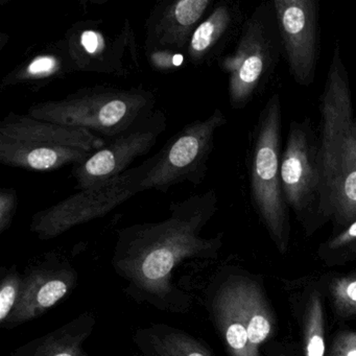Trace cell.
Returning a JSON list of instances; mask_svg holds the SVG:
<instances>
[{"mask_svg": "<svg viewBox=\"0 0 356 356\" xmlns=\"http://www.w3.org/2000/svg\"><path fill=\"white\" fill-rule=\"evenodd\" d=\"M216 191L172 202L170 216L156 222L131 225L118 231L111 266L126 282L124 291L137 304L170 314H186L193 296L175 283L186 260H212L222 249V234L202 236L218 212Z\"/></svg>", "mask_w": 356, "mask_h": 356, "instance_id": "6da1fadb", "label": "cell"}, {"mask_svg": "<svg viewBox=\"0 0 356 356\" xmlns=\"http://www.w3.org/2000/svg\"><path fill=\"white\" fill-rule=\"evenodd\" d=\"M324 214L337 226L356 220V134L349 74L335 41L318 103Z\"/></svg>", "mask_w": 356, "mask_h": 356, "instance_id": "7a4b0ae2", "label": "cell"}, {"mask_svg": "<svg viewBox=\"0 0 356 356\" xmlns=\"http://www.w3.org/2000/svg\"><path fill=\"white\" fill-rule=\"evenodd\" d=\"M107 139L85 129L10 113L0 122V162L10 168L51 172L78 165Z\"/></svg>", "mask_w": 356, "mask_h": 356, "instance_id": "3957f363", "label": "cell"}, {"mask_svg": "<svg viewBox=\"0 0 356 356\" xmlns=\"http://www.w3.org/2000/svg\"><path fill=\"white\" fill-rule=\"evenodd\" d=\"M153 93L141 88L95 86L80 89L56 101L42 102L28 115L45 122L85 129L103 138H113L155 111Z\"/></svg>", "mask_w": 356, "mask_h": 356, "instance_id": "277c9868", "label": "cell"}, {"mask_svg": "<svg viewBox=\"0 0 356 356\" xmlns=\"http://www.w3.org/2000/svg\"><path fill=\"white\" fill-rule=\"evenodd\" d=\"M282 102L274 93L260 110L249 155L250 195L270 238L284 252L289 239V208L281 184Z\"/></svg>", "mask_w": 356, "mask_h": 356, "instance_id": "5b68a950", "label": "cell"}, {"mask_svg": "<svg viewBox=\"0 0 356 356\" xmlns=\"http://www.w3.org/2000/svg\"><path fill=\"white\" fill-rule=\"evenodd\" d=\"M283 57L282 43L273 1L259 3L245 19L232 53L218 60L228 76L233 109L247 107L262 95Z\"/></svg>", "mask_w": 356, "mask_h": 356, "instance_id": "8992f818", "label": "cell"}, {"mask_svg": "<svg viewBox=\"0 0 356 356\" xmlns=\"http://www.w3.org/2000/svg\"><path fill=\"white\" fill-rule=\"evenodd\" d=\"M281 184L287 206L308 230L326 222L320 138L310 118L291 122L281 156Z\"/></svg>", "mask_w": 356, "mask_h": 356, "instance_id": "52a82bcc", "label": "cell"}, {"mask_svg": "<svg viewBox=\"0 0 356 356\" xmlns=\"http://www.w3.org/2000/svg\"><path fill=\"white\" fill-rule=\"evenodd\" d=\"M227 122L224 112L216 109L205 120L186 124L168 139L152 157L151 168L139 183L140 193L147 189L166 193L183 182L201 184L207 174L216 131Z\"/></svg>", "mask_w": 356, "mask_h": 356, "instance_id": "ba28073f", "label": "cell"}, {"mask_svg": "<svg viewBox=\"0 0 356 356\" xmlns=\"http://www.w3.org/2000/svg\"><path fill=\"white\" fill-rule=\"evenodd\" d=\"M152 165V157L118 178L93 188L70 195L59 203L36 212L30 230L40 241H49L70 231L107 216L112 210L140 193L139 183Z\"/></svg>", "mask_w": 356, "mask_h": 356, "instance_id": "9c48e42d", "label": "cell"}, {"mask_svg": "<svg viewBox=\"0 0 356 356\" xmlns=\"http://www.w3.org/2000/svg\"><path fill=\"white\" fill-rule=\"evenodd\" d=\"M168 128V118L161 110L131 127L126 132L107 140L86 161L72 168V176L80 191L101 186L127 172L136 158L149 153Z\"/></svg>", "mask_w": 356, "mask_h": 356, "instance_id": "30bf717a", "label": "cell"}, {"mask_svg": "<svg viewBox=\"0 0 356 356\" xmlns=\"http://www.w3.org/2000/svg\"><path fill=\"white\" fill-rule=\"evenodd\" d=\"M283 57L293 82L309 87L316 80L321 53L318 0H274Z\"/></svg>", "mask_w": 356, "mask_h": 356, "instance_id": "8fae6325", "label": "cell"}, {"mask_svg": "<svg viewBox=\"0 0 356 356\" xmlns=\"http://www.w3.org/2000/svg\"><path fill=\"white\" fill-rule=\"evenodd\" d=\"M79 273L61 254H45L22 272L19 299L1 328L13 330L40 318L78 287Z\"/></svg>", "mask_w": 356, "mask_h": 356, "instance_id": "7c38bea8", "label": "cell"}, {"mask_svg": "<svg viewBox=\"0 0 356 356\" xmlns=\"http://www.w3.org/2000/svg\"><path fill=\"white\" fill-rule=\"evenodd\" d=\"M63 40L76 72L124 74L127 53H136L134 34L129 24L118 36H112L102 29L101 22H76Z\"/></svg>", "mask_w": 356, "mask_h": 356, "instance_id": "4fadbf2b", "label": "cell"}, {"mask_svg": "<svg viewBox=\"0 0 356 356\" xmlns=\"http://www.w3.org/2000/svg\"><path fill=\"white\" fill-rule=\"evenodd\" d=\"M212 3L211 0H176L160 3L147 22L145 51L186 55L193 32Z\"/></svg>", "mask_w": 356, "mask_h": 356, "instance_id": "5bb4252c", "label": "cell"}, {"mask_svg": "<svg viewBox=\"0 0 356 356\" xmlns=\"http://www.w3.org/2000/svg\"><path fill=\"white\" fill-rule=\"evenodd\" d=\"M210 318L224 339L230 356H259L252 349L234 274L220 277L208 289Z\"/></svg>", "mask_w": 356, "mask_h": 356, "instance_id": "9a60e30c", "label": "cell"}, {"mask_svg": "<svg viewBox=\"0 0 356 356\" xmlns=\"http://www.w3.org/2000/svg\"><path fill=\"white\" fill-rule=\"evenodd\" d=\"M241 3L220 1L197 26L186 49L191 63L200 66L220 60L222 51L243 26Z\"/></svg>", "mask_w": 356, "mask_h": 356, "instance_id": "2e32d148", "label": "cell"}, {"mask_svg": "<svg viewBox=\"0 0 356 356\" xmlns=\"http://www.w3.org/2000/svg\"><path fill=\"white\" fill-rule=\"evenodd\" d=\"M97 326L92 312H81L53 331L14 349L9 356H91L85 350Z\"/></svg>", "mask_w": 356, "mask_h": 356, "instance_id": "e0dca14e", "label": "cell"}, {"mask_svg": "<svg viewBox=\"0 0 356 356\" xmlns=\"http://www.w3.org/2000/svg\"><path fill=\"white\" fill-rule=\"evenodd\" d=\"M76 72L64 40L54 43L16 66L1 81V87H42Z\"/></svg>", "mask_w": 356, "mask_h": 356, "instance_id": "ac0fdd59", "label": "cell"}, {"mask_svg": "<svg viewBox=\"0 0 356 356\" xmlns=\"http://www.w3.org/2000/svg\"><path fill=\"white\" fill-rule=\"evenodd\" d=\"M133 343L138 351L149 352L155 356H213L203 341L165 323L137 329Z\"/></svg>", "mask_w": 356, "mask_h": 356, "instance_id": "d6986e66", "label": "cell"}, {"mask_svg": "<svg viewBox=\"0 0 356 356\" xmlns=\"http://www.w3.org/2000/svg\"><path fill=\"white\" fill-rule=\"evenodd\" d=\"M233 274L243 316L247 323L250 343L253 351L259 355V346L264 343L272 333V312L261 287L256 281L239 273Z\"/></svg>", "mask_w": 356, "mask_h": 356, "instance_id": "ffe728a7", "label": "cell"}, {"mask_svg": "<svg viewBox=\"0 0 356 356\" xmlns=\"http://www.w3.org/2000/svg\"><path fill=\"white\" fill-rule=\"evenodd\" d=\"M304 330L305 356H324V312L318 291H314L308 301Z\"/></svg>", "mask_w": 356, "mask_h": 356, "instance_id": "44dd1931", "label": "cell"}, {"mask_svg": "<svg viewBox=\"0 0 356 356\" xmlns=\"http://www.w3.org/2000/svg\"><path fill=\"white\" fill-rule=\"evenodd\" d=\"M22 273L16 264L1 268L0 280V327L7 322L15 308L22 291Z\"/></svg>", "mask_w": 356, "mask_h": 356, "instance_id": "7402d4cb", "label": "cell"}, {"mask_svg": "<svg viewBox=\"0 0 356 356\" xmlns=\"http://www.w3.org/2000/svg\"><path fill=\"white\" fill-rule=\"evenodd\" d=\"M331 296L337 312L341 316H356V277L335 279Z\"/></svg>", "mask_w": 356, "mask_h": 356, "instance_id": "603a6c76", "label": "cell"}, {"mask_svg": "<svg viewBox=\"0 0 356 356\" xmlns=\"http://www.w3.org/2000/svg\"><path fill=\"white\" fill-rule=\"evenodd\" d=\"M17 205V191L15 189H0V234H3L11 228Z\"/></svg>", "mask_w": 356, "mask_h": 356, "instance_id": "cb8c5ba5", "label": "cell"}, {"mask_svg": "<svg viewBox=\"0 0 356 356\" xmlns=\"http://www.w3.org/2000/svg\"><path fill=\"white\" fill-rule=\"evenodd\" d=\"M147 60L152 67L159 72H172L182 67L184 64V54L170 53V51H145Z\"/></svg>", "mask_w": 356, "mask_h": 356, "instance_id": "d4e9b609", "label": "cell"}, {"mask_svg": "<svg viewBox=\"0 0 356 356\" xmlns=\"http://www.w3.org/2000/svg\"><path fill=\"white\" fill-rule=\"evenodd\" d=\"M331 252H356V220L346 227L326 243Z\"/></svg>", "mask_w": 356, "mask_h": 356, "instance_id": "484cf974", "label": "cell"}, {"mask_svg": "<svg viewBox=\"0 0 356 356\" xmlns=\"http://www.w3.org/2000/svg\"><path fill=\"white\" fill-rule=\"evenodd\" d=\"M331 356H356V331H347L337 335Z\"/></svg>", "mask_w": 356, "mask_h": 356, "instance_id": "4316f807", "label": "cell"}, {"mask_svg": "<svg viewBox=\"0 0 356 356\" xmlns=\"http://www.w3.org/2000/svg\"><path fill=\"white\" fill-rule=\"evenodd\" d=\"M139 353H140L141 356H155L154 354L149 353V352L147 351H139Z\"/></svg>", "mask_w": 356, "mask_h": 356, "instance_id": "83f0119b", "label": "cell"}, {"mask_svg": "<svg viewBox=\"0 0 356 356\" xmlns=\"http://www.w3.org/2000/svg\"><path fill=\"white\" fill-rule=\"evenodd\" d=\"M354 131H355L356 134V115L355 118H354Z\"/></svg>", "mask_w": 356, "mask_h": 356, "instance_id": "f1b7e54d", "label": "cell"}]
</instances>
